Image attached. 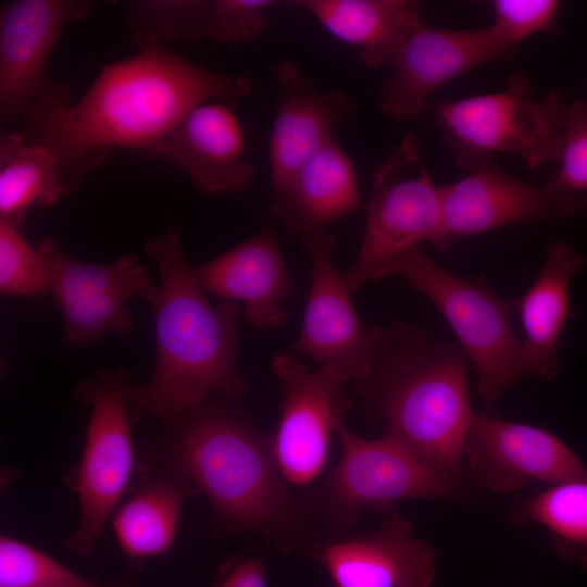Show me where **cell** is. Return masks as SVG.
<instances>
[{"mask_svg":"<svg viewBox=\"0 0 587 587\" xmlns=\"http://www.w3.org/2000/svg\"><path fill=\"white\" fill-rule=\"evenodd\" d=\"M251 89L246 77L209 71L148 42L133 57L102 66L74 104L66 83L48 79L21 133L54 155L71 193L113 148L157 155L193 108L213 101L235 109Z\"/></svg>","mask_w":587,"mask_h":587,"instance_id":"6da1fadb","label":"cell"},{"mask_svg":"<svg viewBox=\"0 0 587 587\" xmlns=\"http://www.w3.org/2000/svg\"><path fill=\"white\" fill-rule=\"evenodd\" d=\"M165 421L174 469L204 492L226 529L259 534L283 554L313 557L322 542L313 494L289 492L271 435L225 404L204 402Z\"/></svg>","mask_w":587,"mask_h":587,"instance_id":"7a4b0ae2","label":"cell"},{"mask_svg":"<svg viewBox=\"0 0 587 587\" xmlns=\"http://www.w3.org/2000/svg\"><path fill=\"white\" fill-rule=\"evenodd\" d=\"M145 251L159 272L149 304L157 360L150 382L127 389L134 417L146 410L171 419L204 403L211 391L232 400L243 397L248 386L236 366L240 353L238 304H211L184 259L180 233L174 226L150 236Z\"/></svg>","mask_w":587,"mask_h":587,"instance_id":"3957f363","label":"cell"},{"mask_svg":"<svg viewBox=\"0 0 587 587\" xmlns=\"http://www.w3.org/2000/svg\"><path fill=\"white\" fill-rule=\"evenodd\" d=\"M374 341L354 378L364 413L425 459L463 479L464 445L474 412L457 341L434 339L401 320L374 326Z\"/></svg>","mask_w":587,"mask_h":587,"instance_id":"277c9868","label":"cell"},{"mask_svg":"<svg viewBox=\"0 0 587 587\" xmlns=\"http://www.w3.org/2000/svg\"><path fill=\"white\" fill-rule=\"evenodd\" d=\"M390 275L402 276L445 316L475 366L484 403H495L514 383L533 376L523 340L512 326L516 302L497 295L484 276H458L420 247L395 257L382 278Z\"/></svg>","mask_w":587,"mask_h":587,"instance_id":"5b68a950","label":"cell"},{"mask_svg":"<svg viewBox=\"0 0 587 587\" xmlns=\"http://www.w3.org/2000/svg\"><path fill=\"white\" fill-rule=\"evenodd\" d=\"M336 434L341 455L314 496L315 516L329 539L339 538L364 509L390 513L397 501L467 496L460 479L432 463L392 435L364 439L340 422ZM327 539V540H329Z\"/></svg>","mask_w":587,"mask_h":587,"instance_id":"8992f818","label":"cell"},{"mask_svg":"<svg viewBox=\"0 0 587 587\" xmlns=\"http://www.w3.org/2000/svg\"><path fill=\"white\" fill-rule=\"evenodd\" d=\"M566 104L558 90L537 101L527 77L516 72L495 93L440 103L437 124L465 171L491 161L494 152L517 154L528 167L559 162Z\"/></svg>","mask_w":587,"mask_h":587,"instance_id":"52a82bcc","label":"cell"},{"mask_svg":"<svg viewBox=\"0 0 587 587\" xmlns=\"http://www.w3.org/2000/svg\"><path fill=\"white\" fill-rule=\"evenodd\" d=\"M416 134H407L377 164L364 232L357 258L345 274L353 294L382 278L398 254L428 241L437 249L441 234L440 189L422 160Z\"/></svg>","mask_w":587,"mask_h":587,"instance_id":"ba28073f","label":"cell"},{"mask_svg":"<svg viewBox=\"0 0 587 587\" xmlns=\"http://www.w3.org/2000/svg\"><path fill=\"white\" fill-rule=\"evenodd\" d=\"M129 385L126 370L100 369L74 390L75 398L89 407L86 444L75 471L80 522L66 544L79 557L92 552L133 470L130 427L135 417L127 399Z\"/></svg>","mask_w":587,"mask_h":587,"instance_id":"9c48e42d","label":"cell"},{"mask_svg":"<svg viewBox=\"0 0 587 587\" xmlns=\"http://www.w3.org/2000/svg\"><path fill=\"white\" fill-rule=\"evenodd\" d=\"M36 248L62 312L67 345L86 348L109 334L127 336L134 327L128 301L150 304L155 296L157 285L133 253L96 264L67 255L50 237L39 239Z\"/></svg>","mask_w":587,"mask_h":587,"instance_id":"30bf717a","label":"cell"},{"mask_svg":"<svg viewBox=\"0 0 587 587\" xmlns=\"http://www.w3.org/2000/svg\"><path fill=\"white\" fill-rule=\"evenodd\" d=\"M280 380V420L273 437L274 453L284 478L302 486L324 469L333 432L350 408L345 384L351 370L326 361L315 372L292 354L278 353L271 363Z\"/></svg>","mask_w":587,"mask_h":587,"instance_id":"8fae6325","label":"cell"},{"mask_svg":"<svg viewBox=\"0 0 587 587\" xmlns=\"http://www.w3.org/2000/svg\"><path fill=\"white\" fill-rule=\"evenodd\" d=\"M511 48L492 25L478 29L429 28L421 24L408 38L382 83L378 110L388 118L412 122L428 110L432 91L482 63L512 58Z\"/></svg>","mask_w":587,"mask_h":587,"instance_id":"7c38bea8","label":"cell"},{"mask_svg":"<svg viewBox=\"0 0 587 587\" xmlns=\"http://www.w3.org/2000/svg\"><path fill=\"white\" fill-rule=\"evenodd\" d=\"M464 462L479 486L500 495L528 482L587 480V467L560 438L540 427L474 412Z\"/></svg>","mask_w":587,"mask_h":587,"instance_id":"4fadbf2b","label":"cell"},{"mask_svg":"<svg viewBox=\"0 0 587 587\" xmlns=\"http://www.w3.org/2000/svg\"><path fill=\"white\" fill-rule=\"evenodd\" d=\"M439 189L440 251L460 239L497 228L579 214L550 184L540 187L525 183L502 172L492 160Z\"/></svg>","mask_w":587,"mask_h":587,"instance_id":"5bb4252c","label":"cell"},{"mask_svg":"<svg viewBox=\"0 0 587 587\" xmlns=\"http://www.w3.org/2000/svg\"><path fill=\"white\" fill-rule=\"evenodd\" d=\"M91 9L86 0H15L0 12V120L26 118L48 78L46 65L66 23Z\"/></svg>","mask_w":587,"mask_h":587,"instance_id":"9a60e30c","label":"cell"},{"mask_svg":"<svg viewBox=\"0 0 587 587\" xmlns=\"http://www.w3.org/2000/svg\"><path fill=\"white\" fill-rule=\"evenodd\" d=\"M311 559L335 587H432L437 565L435 547L400 512L373 532L322 541Z\"/></svg>","mask_w":587,"mask_h":587,"instance_id":"2e32d148","label":"cell"},{"mask_svg":"<svg viewBox=\"0 0 587 587\" xmlns=\"http://www.w3.org/2000/svg\"><path fill=\"white\" fill-rule=\"evenodd\" d=\"M311 261V277L302 327L292 347L317 362L338 361L357 378L365 369L374 328H365L351 291L333 260L334 238L321 229L299 239Z\"/></svg>","mask_w":587,"mask_h":587,"instance_id":"e0dca14e","label":"cell"},{"mask_svg":"<svg viewBox=\"0 0 587 587\" xmlns=\"http://www.w3.org/2000/svg\"><path fill=\"white\" fill-rule=\"evenodd\" d=\"M276 114L270 140L273 192L280 190L298 170L334 140L333 130L355 111L340 89L319 90L291 60L274 71Z\"/></svg>","mask_w":587,"mask_h":587,"instance_id":"ac0fdd59","label":"cell"},{"mask_svg":"<svg viewBox=\"0 0 587 587\" xmlns=\"http://www.w3.org/2000/svg\"><path fill=\"white\" fill-rule=\"evenodd\" d=\"M191 272L204 292L222 301L242 302L245 319L253 328L272 329L288 317L284 300L294 294L295 282L272 226Z\"/></svg>","mask_w":587,"mask_h":587,"instance_id":"d6986e66","label":"cell"},{"mask_svg":"<svg viewBox=\"0 0 587 587\" xmlns=\"http://www.w3.org/2000/svg\"><path fill=\"white\" fill-rule=\"evenodd\" d=\"M234 108L202 103L189 111L163 139L157 157L184 172L202 195L245 190L254 168L245 157V138Z\"/></svg>","mask_w":587,"mask_h":587,"instance_id":"ffe728a7","label":"cell"},{"mask_svg":"<svg viewBox=\"0 0 587 587\" xmlns=\"http://www.w3.org/2000/svg\"><path fill=\"white\" fill-rule=\"evenodd\" d=\"M360 208L352 160L332 140L273 192L271 212L289 236L301 239Z\"/></svg>","mask_w":587,"mask_h":587,"instance_id":"44dd1931","label":"cell"},{"mask_svg":"<svg viewBox=\"0 0 587 587\" xmlns=\"http://www.w3.org/2000/svg\"><path fill=\"white\" fill-rule=\"evenodd\" d=\"M584 265L585 258L571 245L551 242L536 280L515 300L533 376L549 380L559 372V348L569 313L570 287Z\"/></svg>","mask_w":587,"mask_h":587,"instance_id":"7402d4cb","label":"cell"},{"mask_svg":"<svg viewBox=\"0 0 587 587\" xmlns=\"http://www.w3.org/2000/svg\"><path fill=\"white\" fill-rule=\"evenodd\" d=\"M338 39L360 47L370 67L390 65L423 22L412 0H297Z\"/></svg>","mask_w":587,"mask_h":587,"instance_id":"603a6c76","label":"cell"},{"mask_svg":"<svg viewBox=\"0 0 587 587\" xmlns=\"http://www.w3.org/2000/svg\"><path fill=\"white\" fill-rule=\"evenodd\" d=\"M68 195L54 155L22 133L0 141V221L21 228L33 204L52 205Z\"/></svg>","mask_w":587,"mask_h":587,"instance_id":"cb8c5ba5","label":"cell"},{"mask_svg":"<svg viewBox=\"0 0 587 587\" xmlns=\"http://www.w3.org/2000/svg\"><path fill=\"white\" fill-rule=\"evenodd\" d=\"M186 494L182 483L166 480L134 495L113 519L124 553L133 559L165 554L175 539Z\"/></svg>","mask_w":587,"mask_h":587,"instance_id":"d4e9b609","label":"cell"},{"mask_svg":"<svg viewBox=\"0 0 587 587\" xmlns=\"http://www.w3.org/2000/svg\"><path fill=\"white\" fill-rule=\"evenodd\" d=\"M510 521L542 526L558 557L587 571V480L552 485L522 500L510 512Z\"/></svg>","mask_w":587,"mask_h":587,"instance_id":"484cf974","label":"cell"},{"mask_svg":"<svg viewBox=\"0 0 587 587\" xmlns=\"http://www.w3.org/2000/svg\"><path fill=\"white\" fill-rule=\"evenodd\" d=\"M209 0H137L130 2L128 26L133 46L148 42L203 37L210 9Z\"/></svg>","mask_w":587,"mask_h":587,"instance_id":"4316f807","label":"cell"},{"mask_svg":"<svg viewBox=\"0 0 587 587\" xmlns=\"http://www.w3.org/2000/svg\"><path fill=\"white\" fill-rule=\"evenodd\" d=\"M91 583L14 538L0 539V587H84Z\"/></svg>","mask_w":587,"mask_h":587,"instance_id":"83f0119b","label":"cell"},{"mask_svg":"<svg viewBox=\"0 0 587 587\" xmlns=\"http://www.w3.org/2000/svg\"><path fill=\"white\" fill-rule=\"evenodd\" d=\"M0 291L4 296L51 294L47 272L37 248L20 228L0 221Z\"/></svg>","mask_w":587,"mask_h":587,"instance_id":"f1b7e54d","label":"cell"},{"mask_svg":"<svg viewBox=\"0 0 587 587\" xmlns=\"http://www.w3.org/2000/svg\"><path fill=\"white\" fill-rule=\"evenodd\" d=\"M560 167L548 184L562 192L578 210L587 212V102L566 107Z\"/></svg>","mask_w":587,"mask_h":587,"instance_id":"f546056e","label":"cell"},{"mask_svg":"<svg viewBox=\"0 0 587 587\" xmlns=\"http://www.w3.org/2000/svg\"><path fill=\"white\" fill-rule=\"evenodd\" d=\"M273 0H211L203 37L221 42L251 40L267 28Z\"/></svg>","mask_w":587,"mask_h":587,"instance_id":"4dcf8cb0","label":"cell"},{"mask_svg":"<svg viewBox=\"0 0 587 587\" xmlns=\"http://www.w3.org/2000/svg\"><path fill=\"white\" fill-rule=\"evenodd\" d=\"M558 9L554 0H497L491 25L503 42L517 50L526 37L549 28Z\"/></svg>","mask_w":587,"mask_h":587,"instance_id":"1f68e13d","label":"cell"},{"mask_svg":"<svg viewBox=\"0 0 587 587\" xmlns=\"http://www.w3.org/2000/svg\"><path fill=\"white\" fill-rule=\"evenodd\" d=\"M215 587H267L263 555L230 562L223 567Z\"/></svg>","mask_w":587,"mask_h":587,"instance_id":"d6a6232c","label":"cell"},{"mask_svg":"<svg viewBox=\"0 0 587 587\" xmlns=\"http://www.w3.org/2000/svg\"><path fill=\"white\" fill-rule=\"evenodd\" d=\"M133 582H136V579L124 577V578H118L117 580L112 582L110 584H105V585H100L95 582H91L89 585L84 586V587H128L129 583H133Z\"/></svg>","mask_w":587,"mask_h":587,"instance_id":"836d02e7","label":"cell"}]
</instances>
